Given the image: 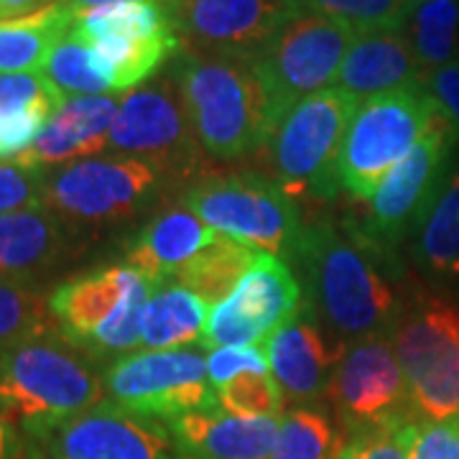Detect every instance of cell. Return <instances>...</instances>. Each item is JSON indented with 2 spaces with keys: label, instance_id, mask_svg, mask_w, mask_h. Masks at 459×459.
Segmentation results:
<instances>
[{
  "label": "cell",
  "instance_id": "8992f818",
  "mask_svg": "<svg viewBox=\"0 0 459 459\" xmlns=\"http://www.w3.org/2000/svg\"><path fill=\"white\" fill-rule=\"evenodd\" d=\"M181 207L214 232L276 258H294L304 235L294 197L263 174L207 177L186 186Z\"/></svg>",
  "mask_w": 459,
  "mask_h": 459
},
{
  "label": "cell",
  "instance_id": "74e56055",
  "mask_svg": "<svg viewBox=\"0 0 459 459\" xmlns=\"http://www.w3.org/2000/svg\"><path fill=\"white\" fill-rule=\"evenodd\" d=\"M47 171L0 161V214L44 207Z\"/></svg>",
  "mask_w": 459,
  "mask_h": 459
},
{
  "label": "cell",
  "instance_id": "7c38bea8",
  "mask_svg": "<svg viewBox=\"0 0 459 459\" xmlns=\"http://www.w3.org/2000/svg\"><path fill=\"white\" fill-rule=\"evenodd\" d=\"M108 401L148 419L171 421L217 406V391L199 350H146L123 355L105 373Z\"/></svg>",
  "mask_w": 459,
  "mask_h": 459
},
{
  "label": "cell",
  "instance_id": "f35d334b",
  "mask_svg": "<svg viewBox=\"0 0 459 459\" xmlns=\"http://www.w3.org/2000/svg\"><path fill=\"white\" fill-rule=\"evenodd\" d=\"M268 355L261 347L253 344H232V347H217L207 358V376L214 391L225 385L228 380L243 373H268Z\"/></svg>",
  "mask_w": 459,
  "mask_h": 459
},
{
  "label": "cell",
  "instance_id": "f1b7e54d",
  "mask_svg": "<svg viewBox=\"0 0 459 459\" xmlns=\"http://www.w3.org/2000/svg\"><path fill=\"white\" fill-rule=\"evenodd\" d=\"M411 49L424 72L455 62L459 47L457 0H424L411 13Z\"/></svg>",
  "mask_w": 459,
  "mask_h": 459
},
{
  "label": "cell",
  "instance_id": "3957f363",
  "mask_svg": "<svg viewBox=\"0 0 459 459\" xmlns=\"http://www.w3.org/2000/svg\"><path fill=\"white\" fill-rule=\"evenodd\" d=\"M105 401V377L56 332L0 350V411L29 442Z\"/></svg>",
  "mask_w": 459,
  "mask_h": 459
},
{
  "label": "cell",
  "instance_id": "f6af8a7d",
  "mask_svg": "<svg viewBox=\"0 0 459 459\" xmlns=\"http://www.w3.org/2000/svg\"><path fill=\"white\" fill-rule=\"evenodd\" d=\"M21 459H51L47 452H44V446L36 442L26 444V452H23V457Z\"/></svg>",
  "mask_w": 459,
  "mask_h": 459
},
{
  "label": "cell",
  "instance_id": "9a60e30c",
  "mask_svg": "<svg viewBox=\"0 0 459 459\" xmlns=\"http://www.w3.org/2000/svg\"><path fill=\"white\" fill-rule=\"evenodd\" d=\"M299 8L296 0H177L169 13L184 49L255 62Z\"/></svg>",
  "mask_w": 459,
  "mask_h": 459
},
{
  "label": "cell",
  "instance_id": "44dd1931",
  "mask_svg": "<svg viewBox=\"0 0 459 459\" xmlns=\"http://www.w3.org/2000/svg\"><path fill=\"white\" fill-rule=\"evenodd\" d=\"M220 238L186 207H169L153 214L128 243L126 265L156 289L174 279L192 258Z\"/></svg>",
  "mask_w": 459,
  "mask_h": 459
},
{
  "label": "cell",
  "instance_id": "5b68a950",
  "mask_svg": "<svg viewBox=\"0 0 459 459\" xmlns=\"http://www.w3.org/2000/svg\"><path fill=\"white\" fill-rule=\"evenodd\" d=\"M358 100L327 87L301 100L279 120L261 148L271 179L291 197L332 199L340 189V153Z\"/></svg>",
  "mask_w": 459,
  "mask_h": 459
},
{
  "label": "cell",
  "instance_id": "60d3db41",
  "mask_svg": "<svg viewBox=\"0 0 459 459\" xmlns=\"http://www.w3.org/2000/svg\"><path fill=\"white\" fill-rule=\"evenodd\" d=\"M421 84L427 87V92L437 100V105L442 108L444 115H449L459 126V62H449V65L439 66L424 72Z\"/></svg>",
  "mask_w": 459,
  "mask_h": 459
},
{
  "label": "cell",
  "instance_id": "2e32d148",
  "mask_svg": "<svg viewBox=\"0 0 459 459\" xmlns=\"http://www.w3.org/2000/svg\"><path fill=\"white\" fill-rule=\"evenodd\" d=\"M301 312V283L286 263L258 253L232 294L212 307L202 347H263Z\"/></svg>",
  "mask_w": 459,
  "mask_h": 459
},
{
  "label": "cell",
  "instance_id": "ab89813d",
  "mask_svg": "<svg viewBox=\"0 0 459 459\" xmlns=\"http://www.w3.org/2000/svg\"><path fill=\"white\" fill-rule=\"evenodd\" d=\"M411 459H459V416L446 421H421Z\"/></svg>",
  "mask_w": 459,
  "mask_h": 459
},
{
  "label": "cell",
  "instance_id": "e0dca14e",
  "mask_svg": "<svg viewBox=\"0 0 459 459\" xmlns=\"http://www.w3.org/2000/svg\"><path fill=\"white\" fill-rule=\"evenodd\" d=\"M36 444L51 459H184L166 421L120 409L108 398Z\"/></svg>",
  "mask_w": 459,
  "mask_h": 459
},
{
  "label": "cell",
  "instance_id": "5bb4252c",
  "mask_svg": "<svg viewBox=\"0 0 459 459\" xmlns=\"http://www.w3.org/2000/svg\"><path fill=\"white\" fill-rule=\"evenodd\" d=\"M329 401L350 437L416 416L394 340L368 337L350 344L332 376Z\"/></svg>",
  "mask_w": 459,
  "mask_h": 459
},
{
  "label": "cell",
  "instance_id": "e575fe53",
  "mask_svg": "<svg viewBox=\"0 0 459 459\" xmlns=\"http://www.w3.org/2000/svg\"><path fill=\"white\" fill-rule=\"evenodd\" d=\"M283 398L268 373H243L217 388V406L240 419H281Z\"/></svg>",
  "mask_w": 459,
  "mask_h": 459
},
{
  "label": "cell",
  "instance_id": "277c9868",
  "mask_svg": "<svg viewBox=\"0 0 459 459\" xmlns=\"http://www.w3.org/2000/svg\"><path fill=\"white\" fill-rule=\"evenodd\" d=\"M153 286L128 265H105L59 283L47 299L59 334L90 358L131 355Z\"/></svg>",
  "mask_w": 459,
  "mask_h": 459
},
{
  "label": "cell",
  "instance_id": "603a6c76",
  "mask_svg": "<svg viewBox=\"0 0 459 459\" xmlns=\"http://www.w3.org/2000/svg\"><path fill=\"white\" fill-rule=\"evenodd\" d=\"M47 207L0 214V276L31 283L62 263L72 247V232Z\"/></svg>",
  "mask_w": 459,
  "mask_h": 459
},
{
  "label": "cell",
  "instance_id": "f546056e",
  "mask_svg": "<svg viewBox=\"0 0 459 459\" xmlns=\"http://www.w3.org/2000/svg\"><path fill=\"white\" fill-rule=\"evenodd\" d=\"M177 31L171 13L156 3H113L92 11H82L74 16L72 36L84 44H95L110 33H138V36H156V33Z\"/></svg>",
  "mask_w": 459,
  "mask_h": 459
},
{
  "label": "cell",
  "instance_id": "83f0119b",
  "mask_svg": "<svg viewBox=\"0 0 459 459\" xmlns=\"http://www.w3.org/2000/svg\"><path fill=\"white\" fill-rule=\"evenodd\" d=\"M416 261L437 279L459 276V169L442 186L419 230Z\"/></svg>",
  "mask_w": 459,
  "mask_h": 459
},
{
  "label": "cell",
  "instance_id": "cb8c5ba5",
  "mask_svg": "<svg viewBox=\"0 0 459 459\" xmlns=\"http://www.w3.org/2000/svg\"><path fill=\"white\" fill-rule=\"evenodd\" d=\"M72 26L74 11L65 0H51L29 16L0 21V74L44 72Z\"/></svg>",
  "mask_w": 459,
  "mask_h": 459
},
{
  "label": "cell",
  "instance_id": "ffe728a7",
  "mask_svg": "<svg viewBox=\"0 0 459 459\" xmlns=\"http://www.w3.org/2000/svg\"><path fill=\"white\" fill-rule=\"evenodd\" d=\"M184 459H268L281 419H240L220 406L166 421Z\"/></svg>",
  "mask_w": 459,
  "mask_h": 459
},
{
  "label": "cell",
  "instance_id": "484cf974",
  "mask_svg": "<svg viewBox=\"0 0 459 459\" xmlns=\"http://www.w3.org/2000/svg\"><path fill=\"white\" fill-rule=\"evenodd\" d=\"M207 301L181 283H161L148 296L141 319V344L148 350H184L207 327Z\"/></svg>",
  "mask_w": 459,
  "mask_h": 459
},
{
  "label": "cell",
  "instance_id": "4dcf8cb0",
  "mask_svg": "<svg viewBox=\"0 0 459 459\" xmlns=\"http://www.w3.org/2000/svg\"><path fill=\"white\" fill-rule=\"evenodd\" d=\"M342 437L322 409L296 406L281 419L279 439L268 459H337Z\"/></svg>",
  "mask_w": 459,
  "mask_h": 459
},
{
  "label": "cell",
  "instance_id": "9c48e42d",
  "mask_svg": "<svg viewBox=\"0 0 459 459\" xmlns=\"http://www.w3.org/2000/svg\"><path fill=\"white\" fill-rule=\"evenodd\" d=\"M457 143L459 126L439 110L409 156L380 181L362 228H352L376 253L391 250L409 232L421 230L442 192L444 174Z\"/></svg>",
  "mask_w": 459,
  "mask_h": 459
},
{
  "label": "cell",
  "instance_id": "b9f144b4",
  "mask_svg": "<svg viewBox=\"0 0 459 459\" xmlns=\"http://www.w3.org/2000/svg\"><path fill=\"white\" fill-rule=\"evenodd\" d=\"M29 439L21 434V429L0 411V459H21L26 452Z\"/></svg>",
  "mask_w": 459,
  "mask_h": 459
},
{
  "label": "cell",
  "instance_id": "7bdbcfd3",
  "mask_svg": "<svg viewBox=\"0 0 459 459\" xmlns=\"http://www.w3.org/2000/svg\"><path fill=\"white\" fill-rule=\"evenodd\" d=\"M49 5L47 0H0V21L5 18H21L36 13L39 8Z\"/></svg>",
  "mask_w": 459,
  "mask_h": 459
},
{
  "label": "cell",
  "instance_id": "52a82bcc",
  "mask_svg": "<svg viewBox=\"0 0 459 459\" xmlns=\"http://www.w3.org/2000/svg\"><path fill=\"white\" fill-rule=\"evenodd\" d=\"M442 108L424 84L362 100L344 135L337 177L355 199H370L429 131Z\"/></svg>",
  "mask_w": 459,
  "mask_h": 459
},
{
  "label": "cell",
  "instance_id": "ac0fdd59",
  "mask_svg": "<svg viewBox=\"0 0 459 459\" xmlns=\"http://www.w3.org/2000/svg\"><path fill=\"white\" fill-rule=\"evenodd\" d=\"M117 105L120 102L110 95L66 98L65 105L33 138L31 146L11 161L23 169L51 171L59 164L66 166L98 156L100 151L108 148Z\"/></svg>",
  "mask_w": 459,
  "mask_h": 459
},
{
  "label": "cell",
  "instance_id": "d590c367",
  "mask_svg": "<svg viewBox=\"0 0 459 459\" xmlns=\"http://www.w3.org/2000/svg\"><path fill=\"white\" fill-rule=\"evenodd\" d=\"M421 419L406 416L373 431L350 437L337 459H411Z\"/></svg>",
  "mask_w": 459,
  "mask_h": 459
},
{
  "label": "cell",
  "instance_id": "7402d4cb",
  "mask_svg": "<svg viewBox=\"0 0 459 459\" xmlns=\"http://www.w3.org/2000/svg\"><path fill=\"white\" fill-rule=\"evenodd\" d=\"M421 80L424 69L416 62V54L403 31H377L360 33L352 41L344 54L337 84L362 102L376 95L421 84Z\"/></svg>",
  "mask_w": 459,
  "mask_h": 459
},
{
  "label": "cell",
  "instance_id": "7a4b0ae2",
  "mask_svg": "<svg viewBox=\"0 0 459 459\" xmlns=\"http://www.w3.org/2000/svg\"><path fill=\"white\" fill-rule=\"evenodd\" d=\"M169 72L204 153L230 161L265 146L276 113L253 62L199 56L181 47Z\"/></svg>",
  "mask_w": 459,
  "mask_h": 459
},
{
  "label": "cell",
  "instance_id": "d6986e66",
  "mask_svg": "<svg viewBox=\"0 0 459 459\" xmlns=\"http://www.w3.org/2000/svg\"><path fill=\"white\" fill-rule=\"evenodd\" d=\"M301 309L271 337L268 365L283 395L296 403H309L329 394L332 376L347 347H329L309 307Z\"/></svg>",
  "mask_w": 459,
  "mask_h": 459
},
{
  "label": "cell",
  "instance_id": "4fadbf2b",
  "mask_svg": "<svg viewBox=\"0 0 459 459\" xmlns=\"http://www.w3.org/2000/svg\"><path fill=\"white\" fill-rule=\"evenodd\" d=\"M108 148L115 156L146 159L159 166L161 174H186L197 164L204 151L195 138L177 80L169 69L123 95Z\"/></svg>",
  "mask_w": 459,
  "mask_h": 459
},
{
  "label": "cell",
  "instance_id": "d6a6232c",
  "mask_svg": "<svg viewBox=\"0 0 459 459\" xmlns=\"http://www.w3.org/2000/svg\"><path fill=\"white\" fill-rule=\"evenodd\" d=\"M301 8L334 18L358 33L403 31L413 13V0H296Z\"/></svg>",
  "mask_w": 459,
  "mask_h": 459
},
{
  "label": "cell",
  "instance_id": "d4e9b609",
  "mask_svg": "<svg viewBox=\"0 0 459 459\" xmlns=\"http://www.w3.org/2000/svg\"><path fill=\"white\" fill-rule=\"evenodd\" d=\"M92 47L95 65L113 95H128L146 84L164 62H171L181 49L177 31L138 36V33H110Z\"/></svg>",
  "mask_w": 459,
  "mask_h": 459
},
{
  "label": "cell",
  "instance_id": "1f68e13d",
  "mask_svg": "<svg viewBox=\"0 0 459 459\" xmlns=\"http://www.w3.org/2000/svg\"><path fill=\"white\" fill-rule=\"evenodd\" d=\"M47 332H56L49 299L39 294L33 283L0 276V350Z\"/></svg>",
  "mask_w": 459,
  "mask_h": 459
},
{
  "label": "cell",
  "instance_id": "ee69618b",
  "mask_svg": "<svg viewBox=\"0 0 459 459\" xmlns=\"http://www.w3.org/2000/svg\"><path fill=\"white\" fill-rule=\"evenodd\" d=\"M66 5L77 13L82 11H92V8H102V5H113V3H156V5H164V8H171L177 0H65Z\"/></svg>",
  "mask_w": 459,
  "mask_h": 459
},
{
  "label": "cell",
  "instance_id": "30bf717a",
  "mask_svg": "<svg viewBox=\"0 0 459 459\" xmlns=\"http://www.w3.org/2000/svg\"><path fill=\"white\" fill-rule=\"evenodd\" d=\"M358 33L334 18L299 8L253 62L271 98L276 126L301 100L327 90L340 77L344 54Z\"/></svg>",
  "mask_w": 459,
  "mask_h": 459
},
{
  "label": "cell",
  "instance_id": "8fae6325",
  "mask_svg": "<svg viewBox=\"0 0 459 459\" xmlns=\"http://www.w3.org/2000/svg\"><path fill=\"white\" fill-rule=\"evenodd\" d=\"M394 347L409 385L411 406L421 421L459 416V309L424 299L403 309Z\"/></svg>",
  "mask_w": 459,
  "mask_h": 459
},
{
  "label": "cell",
  "instance_id": "836d02e7",
  "mask_svg": "<svg viewBox=\"0 0 459 459\" xmlns=\"http://www.w3.org/2000/svg\"><path fill=\"white\" fill-rule=\"evenodd\" d=\"M44 74L56 84L66 98L80 95H108L110 84L100 74L92 47L74 39L72 33L54 49Z\"/></svg>",
  "mask_w": 459,
  "mask_h": 459
},
{
  "label": "cell",
  "instance_id": "ba28073f",
  "mask_svg": "<svg viewBox=\"0 0 459 459\" xmlns=\"http://www.w3.org/2000/svg\"><path fill=\"white\" fill-rule=\"evenodd\" d=\"M164 174L135 156H90L47 171L44 207L69 228H108L141 214Z\"/></svg>",
  "mask_w": 459,
  "mask_h": 459
},
{
  "label": "cell",
  "instance_id": "8d00e7d4",
  "mask_svg": "<svg viewBox=\"0 0 459 459\" xmlns=\"http://www.w3.org/2000/svg\"><path fill=\"white\" fill-rule=\"evenodd\" d=\"M65 92L44 72L0 74V113L47 110L54 115L65 105Z\"/></svg>",
  "mask_w": 459,
  "mask_h": 459
},
{
  "label": "cell",
  "instance_id": "6da1fadb",
  "mask_svg": "<svg viewBox=\"0 0 459 459\" xmlns=\"http://www.w3.org/2000/svg\"><path fill=\"white\" fill-rule=\"evenodd\" d=\"M370 253L376 250L352 225L340 232L329 222H314L304 228L291 258L307 286L309 312L347 342L388 337L403 316L394 286Z\"/></svg>",
  "mask_w": 459,
  "mask_h": 459
},
{
  "label": "cell",
  "instance_id": "4316f807",
  "mask_svg": "<svg viewBox=\"0 0 459 459\" xmlns=\"http://www.w3.org/2000/svg\"><path fill=\"white\" fill-rule=\"evenodd\" d=\"M255 255L258 253L253 247L243 246L228 235H220L212 246L204 247L197 258L186 263L174 281L195 291L199 299H204L207 307H217L232 294V289L253 265Z\"/></svg>",
  "mask_w": 459,
  "mask_h": 459
},
{
  "label": "cell",
  "instance_id": "bcb514c9",
  "mask_svg": "<svg viewBox=\"0 0 459 459\" xmlns=\"http://www.w3.org/2000/svg\"><path fill=\"white\" fill-rule=\"evenodd\" d=\"M413 3H424V0H413Z\"/></svg>",
  "mask_w": 459,
  "mask_h": 459
}]
</instances>
